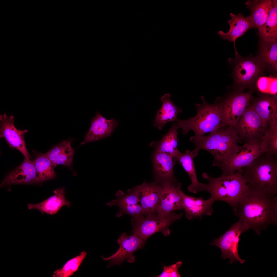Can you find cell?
<instances>
[{
  "label": "cell",
  "instance_id": "obj_20",
  "mask_svg": "<svg viewBox=\"0 0 277 277\" xmlns=\"http://www.w3.org/2000/svg\"><path fill=\"white\" fill-rule=\"evenodd\" d=\"M152 160L156 181L161 183L175 180L173 167L176 161V160L165 153L154 151Z\"/></svg>",
  "mask_w": 277,
  "mask_h": 277
},
{
  "label": "cell",
  "instance_id": "obj_25",
  "mask_svg": "<svg viewBox=\"0 0 277 277\" xmlns=\"http://www.w3.org/2000/svg\"><path fill=\"white\" fill-rule=\"evenodd\" d=\"M170 94L166 93L160 98L162 105L157 111L153 125L160 130H161L167 122L176 121L178 114L182 111L170 99Z\"/></svg>",
  "mask_w": 277,
  "mask_h": 277
},
{
  "label": "cell",
  "instance_id": "obj_2",
  "mask_svg": "<svg viewBox=\"0 0 277 277\" xmlns=\"http://www.w3.org/2000/svg\"><path fill=\"white\" fill-rule=\"evenodd\" d=\"M241 140L234 127L223 126L208 135H194L190 138L195 145L194 149L209 152L214 157L213 165L221 169L238 152L240 146L238 143Z\"/></svg>",
  "mask_w": 277,
  "mask_h": 277
},
{
  "label": "cell",
  "instance_id": "obj_1",
  "mask_svg": "<svg viewBox=\"0 0 277 277\" xmlns=\"http://www.w3.org/2000/svg\"><path fill=\"white\" fill-rule=\"evenodd\" d=\"M236 216L259 235L271 224L277 223V196L248 187L235 207Z\"/></svg>",
  "mask_w": 277,
  "mask_h": 277
},
{
  "label": "cell",
  "instance_id": "obj_13",
  "mask_svg": "<svg viewBox=\"0 0 277 277\" xmlns=\"http://www.w3.org/2000/svg\"><path fill=\"white\" fill-rule=\"evenodd\" d=\"M160 183L162 191L156 213L165 216L175 210H183L184 193L181 190V183L175 180Z\"/></svg>",
  "mask_w": 277,
  "mask_h": 277
},
{
  "label": "cell",
  "instance_id": "obj_32",
  "mask_svg": "<svg viewBox=\"0 0 277 277\" xmlns=\"http://www.w3.org/2000/svg\"><path fill=\"white\" fill-rule=\"evenodd\" d=\"M265 153L277 157V124L271 125L266 130L261 142Z\"/></svg>",
  "mask_w": 277,
  "mask_h": 277
},
{
  "label": "cell",
  "instance_id": "obj_11",
  "mask_svg": "<svg viewBox=\"0 0 277 277\" xmlns=\"http://www.w3.org/2000/svg\"><path fill=\"white\" fill-rule=\"evenodd\" d=\"M145 242L134 233H132L128 235L126 233H123L117 241L120 247L116 252L108 258L102 256L101 257L104 260L109 261L108 267L116 265L120 266L122 263L125 260L128 262L133 263L135 260L133 253L137 250L143 248Z\"/></svg>",
  "mask_w": 277,
  "mask_h": 277
},
{
  "label": "cell",
  "instance_id": "obj_24",
  "mask_svg": "<svg viewBox=\"0 0 277 277\" xmlns=\"http://www.w3.org/2000/svg\"><path fill=\"white\" fill-rule=\"evenodd\" d=\"M250 14L247 17L258 30L265 23L272 7V0H248L245 3Z\"/></svg>",
  "mask_w": 277,
  "mask_h": 277
},
{
  "label": "cell",
  "instance_id": "obj_5",
  "mask_svg": "<svg viewBox=\"0 0 277 277\" xmlns=\"http://www.w3.org/2000/svg\"><path fill=\"white\" fill-rule=\"evenodd\" d=\"M200 98L202 102L195 104L197 112L196 116L185 120L177 118L176 121L178 128L182 129L184 135L192 130L194 136H203L205 133L217 130L222 126L221 113L217 104L215 103H208L203 96Z\"/></svg>",
  "mask_w": 277,
  "mask_h": 277
},
{
  "label": "cell",
  "instance_id": "obj_30",
  "mask_svg": "<svg viewBox=\"0 0 277 277\" xmlns=\"http://www.w3.org/2000/svg\"><path fill=\"white\" fill-rule=\"evenodd\" d=\"M38 183L54 178L55 167L45 154H41L33 161Z\"/></svg>",
  "mask_w": 277,
  "mask_h": 277
},
{
  "label": "cell",
  "instance_id": "obj_14",
  "mask_svg": "<svg viewBox=\"0 0 277 277\" xmlns=\"http://www.w3.org/2000/svg\"><path fill=\"white\" fill-rule=\"evenodd\" d=\"M13 116L8 117L6 114L0 115V138H4L12 148L16 149L24 155L25 158L30 159L31 156L27 149L24 139L27 130H19L14 126Z\"/></svg>",
  "mask_w": 277,
  "mask_h": 277
},
{
  "label": "cell",
  "instance_id": "obj_9",
  "mask_svg": "<svg viewBox=\"0 0 277 277\" xmlns=\"http://www.w3.org/2000/svg\"><path fill=\"white\" fill-rule=\"evenodd\" d=\"M249 230L248 227L241 220L233 224L224 234L215 239L210 244L219 248L222 251L221 257L230 259V263L238 262L243 263L245 260L240 259L238 249L240 236L243 233Z\"/></svg>",
  "mask_w": 277,
  "mask_h": 277
},
{
  "label": "cell",
  "instance_id": "obj_16",
  "mask_svg": "<svg viewBox=\"0 0 277 277\" xmlns=\"http://www.w3.org/2000/svg\"><path fill=\"white\" fill-rule=\"evenodd\" d=\"M118 121L114 118L107 120L97 111L92 119L89 129L81 145L110 136L115 128L118 126Z\"/></svg>",
  "mask_w": 277,
  "mask_h": 277
},
{
  "label": "cell",
  "instance_id": "obj_6",
  "mask_svg": "<svg viewBox=\"0 0 277 277\" xmlns=\"http://www.w3.org/2000/svg\"><path fill=\"white\" fill-rule=\"evenodd\" d=\"M228 62L233 68L231 75L234 85L240 91L254 86L266 69L256 56L251 55L245 58L238 53L235 59L229 58Z\"/></svg>",
  "mask_w": 277,
  "mask_h": 277
},
{
  "label": "cell",
  "instance_id": "obj_33",
  "mask_svg": "<svg viewBox=\"0 0 277 277\" xmlns=\"http://www.w3.org/2000/svg\"><path fill=\"white\" fill-rule=\"evenodd\" d=\"M86 254V252L83 251L78 255L70 259L62 268L54 272L53 276L68 277L72 275L78 270Z\"/></svg>",
  "mask_w": 277,
  "mask_h": 277
},
{
  "label": "cell",
  "instance_id": "obj_34",
  "mask_svg": "<svg viewBox=\"0 0 277 277\" xmlns=\"http://www.w3.org/2000/svg\"><path fill=\"white\" fill-rule=\"evenodd\" d=\"M256 85L261 92L275 95L277 92V79L276 77L261 76L257 80Z\"/></svg>",
  "mask_w": 277,
  "mask_h": 277
},
{
  "label": "cell",
  "instance_id": "obj_29",
  "mask_svg": "<svg viewBox=\"0 0 277 277\" xmlns=\"http://www.w3.org/2000/svg\"><path fill=\"white\" fill-rule=\"evenodd\" d=\"M260 40L277 39V1L272 0V5L264 24L258 30Z\"/></svg>",
  "mask_w": 277,
  "mask_h": 277
},
{
  "label": "cell",
  "instance_id": "obj_26",
  "mask_svg": "<svg viewBox=\"0 0 277 277\" xmlns=\"http://www.w3.org/2000/svg\"><path fill=\"white\" fill-rule=\"evenodd\" d=\"M73 141V139H70L62 140L46 153L55 167L59 165L71 167L75 151L71 146V142Z\"/></svg>",
  "mask_w": 277,
  "mask_h": 277
},
{
  "label": "cell",
  "instance_id": "obj_8",
  "mask_svg": "<svg viewBox=\"0 0 277 277\" xmlns=\"http://www.w3.org/2000/svg\"><path fill=\"white\" fill-rule=\"evenodd\" d=\"M251 98L250 92L228 93L223 98L218 97L215 103L221 114L222 126L235 127L247 108Z\"/></svg>",
  "mask_w": 277,
  "mask_h": 277
},
{
  "label": "cell",
  "instance_id": "obj_28",
  "mask_svg": "<svg viewBox=\"0 0 277 277\" xmlns=\"http://www.w3.org/2000/svg\"><path fill=\"white\" fill-rule=\"evenodd\" d=\"M199 152L194 149L192 151L187 150L184 153L180 152L176 158L177 161L185 169L191 179V183L188 187V190L194 193L199 191L201 184L197 180L193 161Z\"/></svg>",
  "mask_w": 277,
  "mask_h": 277
},
{
  "label": "cell",
  "instance_id": "obj_12",
  "mask_svg": "<svg viewBox=\"0 0 277 277\" xmlns=\"http://www.w3.org/2000/svg\"><path fill=\"white\" fill-rule=\"evenodd\" d=\"M241 139L261 141L265 133L263 122L252 106H249L234 127Z\"/></svg>",
  "mask_w": 277,
  "mask_h": 277
},
{
  "label": "cell",
  "instance_id": "obj_31",
  "mask_svg": "<svg viewBox=\"0 0 277 277\" xmlns=\"http://www.w3.org/2000/svg\"><path fill=\"white\" fill-rule=\"evenodd\" d=\"M125 193L121 190H118L115 194L117 199L113 200L107 203V205L112 207L118 206L119 209L128 206H132L140 204L137 192L135 186L128 189Z\"/></svg>",
  "mask_w": 277,
  "mask_h": 277
},
{
  "label": "cell",
  "instance_id": "obj_15",
  "mask_svg": "<svg viewBox=\"0 0 277 277\" xmlns=\"http://www.w3.org/2000/svg\"><path fill=\"white\" fill-rule=\"evenodd\" d=\"M135 187L143 214L156 213L162 191L161 186L156 181L149 183L144 181Z\"/></svg>",
  "mask_w": 277,
  "mask_h": 277
},
{
  "label": "cell",
  "instance_id": "obj_3",
  "mask_svg": "<svg viewBox=\"0 0 277 277\" xmlns=\"http://www.w3.org/2000/svg\"><path fill=\"white\" fill-rule=\"evenodd\" d=\"M208 182L207 184L201 183L200 191L209 193L210 198L214 202L224 201L234 209L246 190L248 184L243 178L241 169L233 174L214 177L206 173L202 175Z\"/></svg>",
  "mask_w": 277,
  "mask_h": 277
},
{
  "label": "cell",
  "instance_id": "obj_22",
  "mask_svg": "<svg viewBox=\"0 0 277 277\" xmlns=\"http://www.w3.org/2000/svg\"><path fill=\"white\" fill-rule=\"evenodd\" d=\"M65 187L56 189L54 191V194L42 202L37 204H28L29 209H36L42 213H46L53 215L57 213L63 206H71V203L66 200Z\"/></svg>",
  "mask_w": 277,
  "mask_h": 277
},
{
  "label": "cell",
  "instance_id": "obj_27",
  "mask_svg": "<svg viewBox=\"0 0 277 277\" xmlns=\"http://www.w3.org/2000/svg\"><path fill=\"white\" fill-rule=\"evenodd\" d=\"M277 39L260 40L256 56L266 69L275 73L277 70Z\"/></svg>",
  "mask_w": 277,
  "mask_h": 277
},
{
  "label": "cell",
  "instance_id": "obj_21",
  "mask_svg": "<svg viewBox=\"0 0 277 277\" xmlns=\"http://www.w3.org/2000/svg\"><path fill=\"white\" fill-rule=\"evenodd\" d=\"M230 15L231 18L228 21L230 26L228 31L225 33L220 30L218 33L221 38L223 40L233 42L236 54L238 53L235 47L236 39L244 35L248 30L254 27L250 20L247 17H245L243 14L239 13L235 15L230 13Z\"/></svg>",
  "mask_w": 277,
  "mask_h": 277
},
{
  "label": "cell",
  "instance_id": "obj_18",
  "mask_svg": "<svg viewBox=\"0 0 277 277\" xmlns=\"http://www.w3.org/2000/svg\"><path fill=\"white\" fill-rule=\"evenodd\" d=\"M214 202L210 198L205 200L202 197H196L184 193L182 205L187 218L190 220L197 217L201 219L205 215H212Z\"/></svg>",
  "mask_w": 277,
  "mask_h": 277
},
{
  "label": "cell",
  "instance_id": "obj_7",
  "mask_svg": "<svg viewBox=\"0 0 277 277\" xmlns=\"http://www.w3.org/2000/svg\"><path fill=\"white\" fill-rule=\"evenodd\" d=\"M182 215V213L177 214L173 211L165 216L155 213L132 218L131 224L133 228L132 233L136 234L145 241L159 232L167 236L170 234L169 227L171 224L177 220L181 219Z\"/></svg>",
  "mask_w": 277,
  "mask_h": 277
},
{
  "label": "cell",
  "instance_id": "obj_10",
  "mask_svg": "<svg viewBox=\"0 0 277 277\" xmlns=\"http://www.w3.org/2000/svg\"><path fill=\"white\" fill-rule=\"evenodd\" d=\"M244 142L233 159L221 169L222 176L233 174L236 171L249 166L265 153L261 148V141L251 140Z\"/></svg>",
  "mask_w": 277,
  "mask_h": 277
},
{
  "label": "cell",
  "instance_id": "obj_17",
  "mask_svg": "<svg viewBox=\"0 0 277 277\" xmlns=\"http://www.w3.org/2000/svg\"><path fill=\"white\" fill-rule=\"evenodd\" d=\"M263 122L265 132L268 126L277 123V100L276 95H264L259 97L251 105Z\"/></svg>",
  "mask_w": 277,
  "mask_h": 277
},
{
  "label": "cell",
  "instance_id": "obj_35",
  "mask_svg": "<svg viewBox=\"0 0 277 277\" xmlns=\"http://www.w3.org/2000/svg\"><path fill=\"white\" fill-rule=\"evenodd\" d=\"M182 263L179 261L171 265L164 266L163 270L157 277H179L181 276L178 269L182 265Z\"/></svg>",
  "mask_w": 277,
  "mask_h": 277
},
{
  "label": "cell",
  "instance_id": "obj_23",
  "mask_svg": "<svg viewBox=\"0 0 277 277\" xmlns=\"http://www.w3.org/2000/svg\"><path fill=\"white\" fill-rule=\"evenodd\" d=\"M177 123H174L167 133L160 140L153 141L149 144L153 147L155 151L166 154L176 160L180 153L177 148L178 129Z\"/></svg>",
  "mask_w": 277,
  "mask_h": 277
},
{
  "label": "cell",
  "instance_id": "obj_19",
  "mask_svg": "<svg viewBox=\"0 0 277 277\" xmlns=\"http://www.w3.org/2000/svg\"><path fill=\"white\" fill-rule=\"evenodd\" d=\"M36 183L38 182L33 161L24 158L22 163L5 177L1 186Z\"/></svg>",
  "mask_w": 277,
  "mask_h": 277
},
{
  "label": "cell",
  "instance_id": "obj_4",
  "mask_svg": "<svg viewBox=\"0 0 277 277\" xmlns=\"http://www.w3.org/2000/svg\"><path fill=\"white\" fill-rule=\"evenodd\" d=\"M277 157L264 153L251 164L241 169L242 176L246 183L260 192L276 195Z\"/></svg>",
  "mask_w": 277,
  "mask_h": 277
}]
</instances>
